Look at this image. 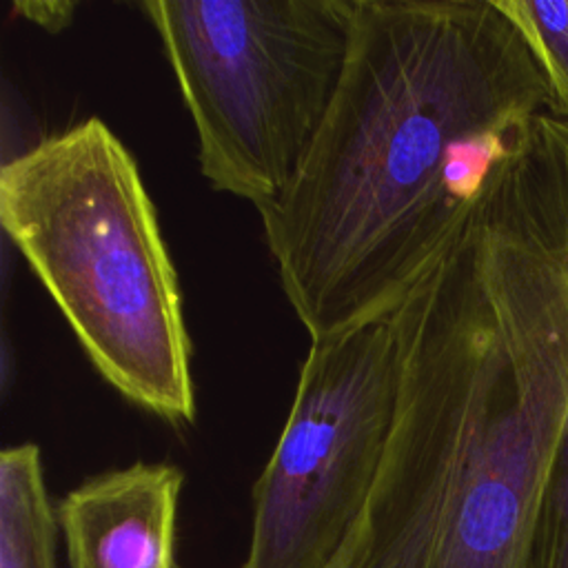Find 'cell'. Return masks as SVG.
Returning a JSON list of instances; mask_svg holds the SVG:
<instances>
[{"mask_svg":"<svg viewBox=\"0 0 568 568\" xmlns=\"http://www.w3.org/2000/svg\"><path fill=\"white\" fill-rule=\"evenodd\" d=\"M16 9L24 18L47 27L49 31H60L71 22L75 7L69 2H20L16 4Z\"/></svg>","mask_w":568,"mask_h":568,"instance_id":"obj_9","label":"cell"},{"mask_svg":"<svg viewBox=\"0 0 568 568\" xmlns=\"http://www.w3.org/2000/svg\"><path fill=\"white\" fill-rule=\"evenodd\" d=\"M0 222L95 371L131 404L195 419L191 339L155 206L124 142L87 118L0 169Z\"/></svg>","mask_w":568,"mask_h":568,"instance_id":"obj_2","label":"cell"},{"mask_svg":"<svg viewBox=\"0 0 568 568\" xmlns=\"http://www.w3.org/2000/svg\"><path fill=\"white\" fill-rule=\"evenodd\" d=\"M184 473L133 462L82 479L55 504L69 568H180L178 513Z\"/></svg>","mask_w":568,"mask_h":568,"instance_id":"obj_5","label":"cell"},{"mask_svg":"<svg viewBox=\"0 0 568 568\" xmlns=\"http://www.w3.org/2000/svg\"><path fill=\"white\" fill-rule=\"evenodd\" d=\"M58 519L31 442L0 453V568H55Z\"/></svg>","mask_w":568,"mask_h":568,"instance_id":"obj_6","label":"cell"},{"mask_svg":"<svg viewBox=\"0 0 568 568\" xmlns=\"http://www.w3.org/2000/svg\"><path fill=\"white\" fill-rule=\"evenodd\" d=\"M388 317L311 339L277 444L253 484L240 568H326L359 517L395 419Z\"/></svg>","mask_w":568,"mask_h":568,"instance_id":"obj_4","label":"cell"},{"mask_svg":"<svg viewBox=\"0 0 568 568\" xmlns=\"http://www.w3.org/2000/svg\"><path fill=\"white\" fill-rule=\"evenodd\" d=\"M548 106L495 0H355L328 113L291 184L257 209L311 339L388 317Z\"/></svg>","mask_w":568,"mask_h":568,"instance_id":"obj_1","label":"cell"},{"mask_svg":"<svg viewBox=\"0 0 568 568\" xmlns=\"http://www.w3.org/2000/svg\"><path fill=\"white\" fill-rule=\"evenodd\" d=\"M535 568H568V430L541 508Z\"/></svg>","mask_w":568,"mask_h":568,"instance_id":"obj_8","label":"cell"},{"mask_svg":"<svg viewBox=\"0 0 568 568\" xmlns=\"http://www.w3.org/2000/svg\"><path fill=\"white\" fill-rule=\"evenodd\" d=\"M515 24L550 91V106L568 115V0H495Z\"/></svg>","mask_w":568,"mask_h":568,"instance_id":"obj_7","label":"cell"},{"mask_svg":"<svg viewBox=\"0 0 568 568\" xmlns=\"http://www.w3.org/2000/svg\"><path fill=\"white\" fill-rule=\"evenodd\" d=\"M211 189L273 202L339 87L355 0H146Z\"/></svg>","mask_w":568,"mask_h":568,"instance_id":"obj_3","label":"cell"}]
</instances>
